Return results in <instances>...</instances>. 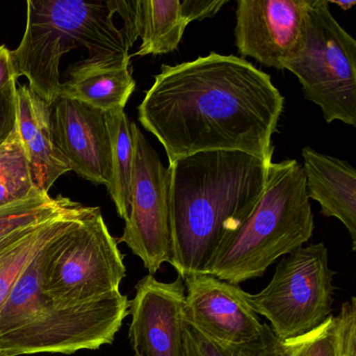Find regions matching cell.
Masks as SVG:
<instances>
[{
    "instance_id": "6da1fadb",
    "label": "cell",
    "mask_w": 356,
    "mask_h": 356,
    "mask_svg": "<svg viewBox=\"0 0 356 356\" xmlns=\"http://www.w3.org/2000/svg\"><path fill=\"white\" fill-rule=\"evenodd\" d=\"M283 106L268 74L243 58L210 53L162 65L138 106V120L165 149L168 163L212 151L273 161Z\"/></svg>"
},
{
    "instance_id": "7a4b0ae2",
    "label": "cell",
    "mask_w": 356,
    "mask_h": 356,
    "mask_svg": "<svg viewBox=\"0 0 356 356\" xmlns=\"http://www.w3.org/2000/svg\"><path fill=\"white\" fill-rule=\"evenodd\" d=\"M266 161L241 152H202L168 163L172 258L178 276L204 273L220 241L266 188Z\"/></svg>"
},
{
    "instance_id": "3957f363",
    "label": "cell",
    "mask_w": 356,
    "mask_h": 356,
    "mask_svg": "<svg viewBox=\"0 0 356 356\" xmlns=\"http://www.w3.org/2000/svg\"><path fill=\"white\" fill-rule=\"evenodd\" d=\"M122 0H28L22 42L11 51L15 78L28 79L29 87L49 105L60 97V63L79 47L90 60L130 64L129 51L136 39L115 24Z\"/></svg>"
},
{
    "instance_id": "277c9868",
    "label": "cell",
    "mask_w": 356,
    "mask_h": 356,
    "mask_svg": "<svg viewBox=\"0 0 356 356\" xmlns=\"http://www.w3.org/2000/svg\"><path fill=\"white\" fill-rule=\"evenodd\" d=\"M314 230L302 164L295 159L272 162L259 201L220 241L204 273L236 285L264 276L281 256L303 247Z\"/></svg>"
},
{
    "instance_id": "5b68a950",
    "label": "cell",
    "mask_w": 356,
    "mask_h": 356,
    "mask_svg": "<svg viewBox=\"0 0 356 356\" xmlns=\"http://www.w3.org/2000/svg\"><path fill=\"white\" fill-rule=\"evenodd\" d=\"M41 283L47 297L63 303L95 301L120 291L124 255L99 207L43 247Z\"/></svg>"
},
{
    "instance_id": "8992f818",
    "label": "cell",
    "mask_w": 356,
    "mask_h": 356,
    "mask_svg": "<svg viewBox=\"0 0 356 356\" xmlns=\"http://www.w3.org/2000/svg\"><path fill=\"white\" fill-rule=\"evenodd\" d=\"M328 0H312L303 39L283 63L325 122L356 127V41L334 19Z\"/></svg>"
},
{
    "instance_id": "52a82bcc",
    "label": "cell",
    "mask_w": 356,
    "mask_h": 356,
    "mask_svg": "<svg viewBox=\"0 0 356 356\" xmlns=\"http://www.w3.org/2000/svg\"><path fill=\"white\" fill-rule=\"evenodd\" d=\"M129 301L128 296L120 291L81 303H63L42 293L22 326L0 333V353L70 355L111 345L129 316Z\"/></svg>"
},
{
    "instance_id": "ba28073f",
    "label": "cell",
    "mask_w": 356,
    "mask_h": 356,
    "mask_svg": "<svg viewBox=\"0 0 356 356\" xmlns=\"http://www.w3.org/2000/svg\"><path fill=\"white\" fill-rule=\"evenodd\" d=\"M333 275L324 243L301 247L277 266L270 282L249 302L281 341L312 332L332 316Z\"/></svg>"
},
{
    "instance_id": "9c48e42d",
    "label": "cell",
    "mask_w": 356,
    "mask_h": 356,
    "mask_svg": "<svg viewBox=\"0 0 356 356\" xmlns=\"http://www.w3.org/2000/svg\"><path fill=\"white\" fill-rule=\"evenodd\" d=\"M134 164L131 182L130 207L118 243L140 258L149 274L170 264L172 235L170 226V172L147 137L132 122Z\"/></svg>"
},
{
    "instance_id": "30bf717a",
    "label": "cell",
    "mask_w": 356,
    "mask_h": 356,
    "mask_svg": "<svg viewBox=\"0 0 356 356\" xmlns=\"http://www.w3.org/2000/svg\"><path fill=\"white\" fill-rule=\"evenodd\" d=\"M312 0H238L235 45L245 58L282 70L303 39Z\"/></svg>"
},
{
    "instance_id": "8fae6325",
    "label": "cell",
    "mask_w": 356,
    "mask_h": 356,
    "mask_svg": "<svg viewBox=\"0 0 356 356\" xmlns=\"http://www.w3.org/2000/svg\"><path fill=\"white\" fill-rule=\"evenodd\" d=\"M183 316L189 325L212 341L241 343L259 334L264 323L239 285L213 275L195 273L185 277Z\"/></svg>"
},
{
    "instance_id": "7c38bea8",
    "label": "cell",
    "mask_w": 356,
    "mask_h": 356,
    "mask_svg": "<svg viewBox=\"0 0 356 356\" xmlns=\"http://www.w3.org/2000/svg\"><path fill=\"white\" fill-rule=\"evenodd\" d=\"M129 301V339L135 356H183L184 280L170 282L147 275Z\"/></svg>"
},
{
    "instance_id": "4fadbf2b",
    "label": "cell",
    "mask_w": 356,
    "mask_h": 356,
    "mask_svg": "<svg viewBox=\"0 0 356 356\" xmlns=\"http://www.w3.org/2000/svg\"><path fill=\"white\" fill-rule=\"evenodd\" d=\"M53 129L58 147L72 170L85 180L108 186L112 151L105 113L60 97L53 104Z\"/></svg>"
},
{
    "instance_id": "5bb4252c",
    "label": "cell",
    "mask_w": 356,
    "mask_h": 356,
    "mask_svg": "<svg viewBox=\"0 0 356 356\" xmlns=\"http://www.w3.org/2000/svg\"><path fill=\"white\" fill-rule=\"evenodd\" d=\"M17 131L37 188L49 193L56 181L72 172L54 136L53 105L30 87L17 88Z\"/></svg>"
},
{
    "instance_id": "9a60e30c",
    "label": "cell",
    "mask_w": 356,
    "mask_h": 356,
    "mask_svg": "<svg viewBox=\"0 0 356 356\" xmlns=\"http://www.w3.org/2000/svg\"><path fill=\"white\" fill-rule=\"evenodd\" d=\"M308 199L318 202L321 213L339 220L349 232L352 250H356V170L349 162L302 149Z\"/></svg>"
},
{
    "instance_id": "2e32d148",
    "label": "cell",
    "mask_w": 356,
    "mask_h": 356,
    "mask_svg": "<svg viewBox=\"0 0 356 356\" xmlns=\"http://www.w3.org/2000/svg\"><path fill=\"white\" fill-rule=\"evenodd\" d=\"M68 74L70 79L61 83L60 97L81 102L104 113L124 110L136 87L130 64L86 59L72 65Z\"/></svg>"
},
{
    "instance_id": "e0dca14e",
    "label": "cell",
    "mask_w": 356,
    "mask_h": 356,
    "mask_svg": "<svg viewBox=\"0 0 356 356\" xmlns=\"http://www.w3.org/2000/svg\"><path fill=\"white\" fill-rule=\"evenodd\" d=\"M89 206L76 202L70 209L36 225L19 243L0 256V307L5 303L22 273L41 248L76 224L89 211Z\"/></svg>"
},
{
    "instance_id": "ac0fdd59",
    "label": "cell",
    "mask_w": 356,
    "mask_h": 356,
    "mask_svg": "<svg viewBox=\"0 0 356 356\" xmlns=\"http://www.w3.org/2000/svg\"><path fill=\"white\" fill-rule=\"evenodd\" d=\"M141 44L134 56L165 55L177 51L188 24L180 0H140Z\"/></svg>"
},
{
    "instance_id": "d6986e66",
    "label": "cell",
    "mask_w": 356,
    "mask_h": 356,
    "mask_svg": "<svg viewBox=\"0 0 356 356\" xmlns=\"http://www.w3.org/2000/svg\"><path fill=\"white\" fill-rule=\"evenodd\" d=\"M112 151L111 180L107 188L118 216L126 220L130 207L131 182L134 164L132 122L124 109L106 112Z\"/></svg>"
},
{
    "instance_id": "ffe728a7",
    "label": "cell",
    "mask_w": 356,
    "mask_h": 356,
    "mask_svg": "<svg viewBox=\"0 0 356 356\" xmlns=\"http://www.w3.org/2000/svg\"><path fill=\"white\" fill-rule=\"evenodd\" d=\"M283 341L273 333L268 323H264L259 334L251 341L222 343L208 339L184 320L183 356H283Z\"/></svg>"
},
{
    "instance_id": "44dd1931",
    "label": "cell",
    "mask_w": 356,
    "mask_h": 356,
    "mask_svg": "<svg viewBox=\"0 0 356 356\" xmlns=\"http://www.w3.org/2000/svg\"><path fill=\"white\" fill-rule=\"evenodd\" d=\"M17 129L0 145V208L39 197Z\"/></svg>"
},
{
    "instance_id": "7402d4cb",
    "label": "cell",
    "mask_w": 356,
    "mask_h": 356,
    "mask_svg": "<svg viewBox=\"0 0 356 356\" xmlns=\"http://www.w3.org/2000/svg\"><path fill=\"white\" fill-rule=\"evenodd\" d=\"M76 204L70 197L63 195L51 197L49 193H44L0 208V239L19 229L40 224Z\"/></svg>"
},
{
    "instance_id": "603a6c76",
    "label": "cell",
    "mask_w": 356,
    "mask_h": 356,
    "mask_svg": "<svg viewBox=\"0 0 356 356\" xmlns=\"http://www.w3.org/2000/svg\"><path fill=\"white\" fill-rule=\"evenodd\" d=\"M283 356H337V328L334 316L307 334L283 341Z\"/></svg>"
},
{
    "instance_id": "cb8c5ba5",
    "label": "cell",
    "mask_w": 356,
    "mask_h": 356,
    "mask_svg": "<svg viewBox=\"0 0 356 356\" xmlns=\"http://www.w3.org/2000/svg\"><path fill=\"white\" fill-rule=\"evenodd\" d=\"M337 328V356H356V299L350 298L335 316Z\"/></svg>"
},
{
    "instance_id": "d4e9b609",
    "label": "cell",
    "mask_w": 356,
    "mask_h": 356,
    "mask_svg": "<svg viewBox=\"0 0 356 356\" xmlns=\"http://www.w3.org/2000/svg\"><path fill=\"white\" fill-rule=\"evenodd\" d=\"M17 129V81L0 91V145Z\"/></svg>"
},
{
    "instance_id": "484cf974",
    "label": "cell",
    "mask_w": 356,
    "mask_h": 356,
    "mask_svg": "<svg viewBox=\"0 0 356 356\" xmlns=\"http://www.w3.org/2000/svg\"><path fill=\"white\" fill-rule=\"evenodd\" d=\"M228 0H183L181 13L187 24L212 18L220 12Z\"/></svg>"
},
{
    "instance_id": "4316f807",
    "label": "cell",
    "mask_w": 356,
    "mask_h": 356,
    "mask_svg": "<svg viewBox=\"0 0 356 356\" xmlns=\"http://www.w3.org/2000/svg\"><path fill=\"white\" fill-rule=\"evenodd\" d=\"M17 81L14 74L11 51L6 45L0 47V91L3 90L10 83Z\"/></svg>"
},
{
    "instance_id": "83f0119b",
    "label": "cell",
    "mask_w": 356,
    "mask_h": 356,
    "mask_svg": "<svg viewBox=\"0 0 356 356\" xmlns=\"http://www.w3.org/2000/svg\"><path fill=\"white\" fill-rule=\"evenodd\" d=\"M36 225H32V226L19 229V230L15 231V232L11 233V234L8 235V236L0 239V256L3 255L8 250L11 249L16 243H19Z\"/></svg>"
},
{
    "instance_id": "f1b7e54d",
    "label": "cell",
    "mask_w": 356,
    "mask_h": 356,
    "mask_svg": "<svg viewBox=\"0 0 356 356\" xmlns=\"http://www.w3.org/2000/svg\"><path fill=\"white\" fill-rule=\"evenodd\" d=\"M329 5H335L337 7H339V9L343 10V11H348V10L352 9L354 6L356 5L355 0H347V1H343V0H331V1H328Z\"/></svg>"
},
{
    "instance_id": "f546056e",
    "label": "cell",
    "mask_w": 356,
    "mask_h": 356,
    "mask_svg": "<svg viewBox=\"0 0 356 356\" xmlns=\"http://www.w3.org/2000/svg\"><path fill=\"white\" fill-rule=\"evenodd\" d=\"M0 356H3V354L0 353Z\"/></svg>"
}]
</instances>
